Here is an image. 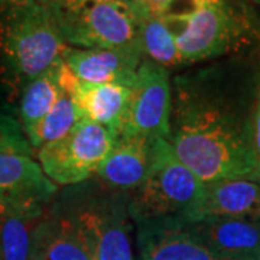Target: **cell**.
Wrapping results in <instances>:
<instances>
[{
  "mask_svg": "<svg viewBox=\"0 0 260 260\" xmlns=\"http://www.w3.org/2000/svg\"><path fill=\"white\" fill-rule=\"evenodd\" d=\"M130 88L119 84H87L78 81L75 103L83 119L116 129L129 100Z\"/></svg>",
  "mask_w": 260,
  "mask_h": 260,
  "instance_id": "17",
  "label": "cell"
},
{
  "mask_svg": "<svg viewBox=\"0 0 260 260\" xmlns=\"http://www.w3.org/2000/svg\"><path fill=\"white\" fill-rule=\"evenodd\" d=\"M32 149L20 123L0 113V155L32 156Z\"/></svg>",
  "mask_w": 260,
  "mask_h": 260,
  "instance_id": "21",
  "label": "cell"
},
{
  "mask_svg": "<svg viewBox=\"0 0 260 260\" xmlns=\"http://www.w3.org/2000/svg\"><path fill=\"white\" fill-rule=\"evenodd\" d=\"M251 150H253L257 172L260 174V65L257 70L256 100H254L253 116H251Z\"/></svg>",
  "mask_w": 260,
  "mask_h": 260,
  "instance_id": "22",
  "label": "cell"
},
{
  "mask_svg": "<svg viewBox=\"0 0 260 260\" xmlns=\"http://www.w3.org/2000/svg\"><path fill=\"white\" fill-rule=\"evenodd\" d=\"M182 65L239 51L259 35V25L244 0L201 3L184 15L165 16Z\"/></svg>",
  "mask_w": 260,
  "mask_h": 260,
  "instance_id": "4",
  "label": "cell"
},
{
  "mask_svg": "<svg viewBox=\"0 0 260 260\" xmlns=\"http://www.w3.org/2000/svg\"><path fill=\"white\" fill-rule=\"evenodd\" d=\"M129 194L95 181L67 186L52 200L56 213L70 218L90 244L94 260H133Z\"/></svg>",
  "mask_w": 260,
  "mask_h": 260,
  "instance_id": "3",
  "label": "cell"
},
{
  "mask_svg": "<svg viewBox=\"0 0 260 260\" xmlns=\"http://www.w3.org/2000/svg\"><path fill=\"white\" fill-rule=\"evenodd\" d=\"M47 6L68 47L94 49L140 44L145 16L135 6L114 0H52Z\"/></svg>",
  "mask_w": 260,
  "mask_h": 260,
  "instance_id": "6",
  "label": "cell"
},
{
  "mask_svg": "<svg viewBox=\"0 0 260 260\" xmlns=\"http://www.w3.org/2000/svg\"><path fill=\"white\" fill-rule=\"evenodd\" d=\"M140 45L145 58L165 67L167 70L182 65L174 34L164 18L146 16L142 20Z\"/></svg>",
  "mask_w": 260,
  "mask_h": 260,
  "instance_id": "20",
  "label": "cell"
},
{
  "mask_svg": "<svg viewBox=\"0 0 260 260\" xmlns=\"http://www.w3.org/2000/svg\"><path fill=\"white\" fill-rule=\"evenodd\" d=\"M195 5H201V3H230L234 0H191Z\"/></svg>",
  "mask_w": 260,
  "mask_h": 260,
  "instance_id": "25",
  "label": "cell"
},
{
  "mask_svg": "<svg viewBox=\"0 0 260 260\" xmlns=\"http://www.w3.org/2000/svg\"><path fill=\"white\" fill-rule=\"evenodd\" d=\"M114 2H121V3H126V5L135 6V8H138V9H139V0H114ZM143 16H145V15H143ZM145 18H146V16H145Z\"/></svg>",
  "mask_w": 260,
  "mask_h": 260,
  "instance_id": "26",
  "label": "cell"
},
{
  "mask_svg": "<svg viewBox=\"0 0 260 260\" xmlns=\"http://www.w3.org/2000/svg\"><path fill=\"white\" fill-rule=\"evenodd\" d=\"M39 3H44V5H48L49 2H52V0H38Z\"/></svg>",
  "mask_w": 260,
  "mask_h": 260,
  "instance_id": "27",
  "label": "cell"
},
{
  "mask_svg": "<svg viewBox=\"0 0 260 260\" xmlns=\"http://www.w3.org/2000/svg\"><path fill=\"white\" fill-rule=\"evenodd\" d=\"M175 0H139V9L145 16L164 18Z\"/></svg>",
  "mask_w": 260,
  "mask_h": 260,
  "instance_id": "23",
  "label": "cell"
},
{
  "mask_svg": "<svg viewBox=\"0 0 260 260\" xmlns=\"http://www.w3.org/2000/svg\"><path fill=\"white\" fill-rule=\"evenodd\" d=\"M140 260H224L181 218L138 221Z\"/></svg>",
  "mask_w": 260,
  "mask_h": 260,
  "instance_id": "10",
  "label": "cell"
},
{
  "mask_svg": "<svg viewBox=\"0 0 260 260\" xmlns=\"http://www.w3.org/2000/svg\"><path fill=\"white\" fill-rule=\"evenodd\" d=\"M62 41L44 3L0 9V78L20 90L62 59Z\"/></svg>",
  "mask_w": 260,
  "mask_h": 260,
  "instance_id": "2",
  "label": "cell"
},
{
  "mask_svg": "<svg viewBox=\"0 0 260 260\" xmlns=\"http://www.w3.org/2000/svg\"><path fill=\"white\" fill-rule=\"evenodd\" d=\"M257 71L208 68L172 81L167 142L204 184L259 174L251 150Z\"/></svg>",
  "mask_w": 260,
  "mask_h": 260,
  "instance_id": "1",
  "label": "cell"
},
{
  "mask_svg": "<svg viewBox=\"0 0 260 260\" xmlns=\"http://www.w3.org/2000/svg\"><path fill=\"white\" fill-rule=\"evenodd\" d=\"M156 138L117 135L112 150L95 172L106 188L129 194L148 177Z\"/></svg>",
  "mask_w": 260,
  "mask_h": 260,
  "instance_id": "12",
  "label": "cell"
},
{
  "mask_svg": "<svg viewBox=\"0 0 260 260\" xmlns=\"http://www.w3.org/2000/svg\"><path fill=\"white\" fill-rule=\"evenodd\" d=\"M140 44L120 48H81L68 47L62 59L68 70L81 83L119 84L130 88L140 62L143 61Z\"/></svg>",
  "mask_w": 260,
  "mask_h": 260,
  "instance_id": "11",
  "label": "cell"
},
{
  "mask_svg": "<svg viewBox=\"0 0 260 260\" xmlns=\"http://www.w3.org/2000/svg\"><path fill=\"white\" fill-rule=\"evenodd\" d=\"M224 260H260V217L186 221Z\"/></svg>",
  "mask_w": 260,
  "mask_h": 260,
  "instance_id": "14",
  "label": "cell"
},
{
  "mask_svg": "<svg viewBox=\"0 0 260 260\" xmlns=\"http://www.w3.org/2000/svg\"><path fill=\"white\" fill-rule=\"evenodd\" d=\"M56 192V184L32 156L0 155V205L32 218H41Z\"/></svg>",
  "mask_w": 260,
  "mask_h": 260,
  "instance_id": "9",
  "label": "cell"
},
{
  "mask_svg": "<svg viewBox=\"0 0 260 260\" xmlns=\"http://www.w3.org/2000/svg\"><path fill=\"white\" fill-rule=\"evenodd\" d=\"M30 260H94L81 230L62 214L49 210L32 234Z\"/></svg>",
  "mask_w": 260,
  "mask_h": 260,
  "instance_id": "15",
  "label": "cell"
},
{
  "mask_svg": "<svg viewBox=\"0 0 260 260\" xmlns=\"http://www.w3.org/2000/svg\"><path fill=\"white\" fill-rule=\"evenodd\" d=\"M249 2H251V3H254V5L260 6V0H249Z\"/></svg>",
  "mask_w": 260,
  "mask_h": 260,
  "instance_id": "28",
  "label": "cell"
},
{
  "mask_svg": "<svg viewBox=\"0 0 260 260\" xmlns=\"http://www.w3.org/2000/svg\"><path fill=\"white\" fill-rule=\"evenodd\" d=\"M172 112V83L165 67L143 58L130 87L127 104L116 126L117 135L167 139Z\"/></svg>",
  "mask_w": 260,
  "mask_h": 260,
  "instance_id": "8",
  "label": "cell"
},
{
  "mask_svg": "<svg viewBox=\"0 0 260 260\" xmlns=\"http://www.w3.org/2000/svg\"><path fill=\"white\" fill-rule=\"evenodd\" d=\"M34 2H38V0H0V9L19 6V5H26V3H34Z\"/></svg>",
  "mask_w": 260,
  "mask_h": 260,
  "instance_id": "24",
  "label": "cell"
},
{
  "mask_svg": "<svg viewBox=\"0 0 260 260\" xmlns=\"http://www.w3.org/2000/svg\"><path fill=\"white\" fill-rule=\"evenodd\" d=\"M59 59L51 70L39 75L32 83H29L20 97V126L25 132L28 140L34 136L41 121L45 119L52 106L55 104L59 94L62 91L59 84Z\"/></svg>",
  "mask_w": 260,
  "mask_h": 260,
  "instance_id": "18",
  "label": "cell"
},
{
  "mask_svg": "<svg viewBox=\"0 0 260 260\" xmlns=\"http://www.w3.org/2000/svg\"><path fill=\"white\" fill-rule=\"evenodd\" d=\"M243 217H260V174L205 184L201 203L191 221Z\"/></svg>",
  "mask_w": 260,
  "mask_h": 260,
  "instance_id": "13",
  "label": "cell"
},
{
  "mask_svg": "<svg viewBox=\"0 0 260 260\" xmlns=\"http://www.w3.org/2000/svg\"><path fill=\"white\" fill-rule=\"evenodd\" d=\"M205 184L175 156L167 139L156 138L148 177L129 192L130 218L138 221L181 218L191 221Z\"/></svg>",
  "mask_w": 260,
  "mask_h": 260,
  "instance_id": "5",
  "label": "cell"
},
{
  "mask_svg": "<svg viewBox=\"0 0 260 260\" xmlns=\"http://www.w3.org/2000/svg\"><path fill=\"white\" fill-rule=\"evenodd\" d=\"M39 220L0 205V260H30L32 234Z\"/></svg>",
  "mask_w": 260,
  "mask_h": 260,
  "instance_id": "19",
  "label": "cell"
},
{
  "mask_svg": "<svg viewBox=\"0 0 260 260\" xmlns=\"http://www.w3.org/2000/svg\"><path fill=\"white\" fill-rule=\"evenodd\" d=\"M116 130L83 119L64 138L38 150L41 168L54 184L71 186L97 172L116 142Z\"/></svg>",
  "mask_w": 260,
  "mask_h": 260,
  "instance_id": "7",
  "label": "cell"
},
{
  "mask_svg": "<svg viewBox=\"0 0 260 260\" xmlns=\"http://www.w3.org/2000/svg\"><path fill=\"white\" fill-rule=\"evenodd\" d=\"M59 84L62 91L59 94L58 100L45 116V119L41 121L34 136L29 139L30 146L37 150L47 143L64 138L78 121L83 120V116L78 110L74 97L78 80L68 70L64 59L61 61V67H59Z\"/></svg>",
  "mask_w": 260,
  "mask_h": 260,
  "instance_id": "16",
  "label": "cell"
}]
</instances>
